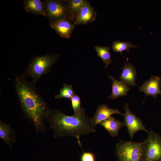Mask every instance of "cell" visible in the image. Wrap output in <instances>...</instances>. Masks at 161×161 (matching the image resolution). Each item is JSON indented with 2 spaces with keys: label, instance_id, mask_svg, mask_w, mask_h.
Returning a JSON list of instances; mask_svg holds the SVG:
<instances>
[{
  "label": "cell",
  "instance_id": "cell-1",
  "mask_svg": "<svg viewBox=\"0 0 161 161\" xmlns=\"http://www.w3.org/2000/svg\"><path fill=\"white\" fill-rule=\"evenodd\" d=\"M22 75H15L14 86L25 117L33 124L36 134L44 133L47 128L45 121L49 109L35 86Z\"/></svg>",
  "mask_w": 161,
  "mask_h": 161
},
{
  "label": "cell",
  "instance_id": "cell-2",
  "mask_svg": "<svg viewBox=\"0 0 161 161\" xmlns=\"http://www.w3.org/2000/svg\"><path fill=\"white\" fill-rule=\"evenodd\" d=\"M46 120L54 131V138L72 137L76 138L82 148L80 140V135L88 134L96 131L91 118L87 116L85 109L72 116L67 115L59 109L48 110Z\"/></svg>",
  "mask_w": 161,
  "mask_h": 161
},
{
  "label": "cell",
  "instance_id": "cell-3",
  "mask_svg": "<svg viewBox=\"0 0 161 161\" xmlns=\"http://www.w3.org/2000/svg\"><path fill=\"white\" fill-rule=\"evenodd\" d=\"M59 55H45L36 56L30 61L27 68L22 75L25 78L30 77L35 83L43 75L49 72L52 65L55 64Z\"/></svg>",
  "mask_w": 161,
  "mask_h": 161
},
{
  "label": "cell",
  "instance_id": "cell-4",
  "mask_svg": "<svg viewBox=\"0 0 161 161\" xmlns=\"http://www.w3.org/2000/svg\"><path fill=\"white\" fill-rule=\"evenodd\" d=\"M143 145V141H120L117 144L115 149V154L118 161H140Z\"/></svg>",
  "mask_w": 161,
  "mask_h": 161
},
{
  "label": "cell",
  "instance_id": "cell-5",
  "mask_svg": "<svg viewBox=\"0 0 161 161\" xmlns=\"http://www.w3.org/2000/svg\"><path fill=\"white\" fill-rule=\"evenodd\" d=\"M140 161H161V134L148 131Z\"/></svg>",
  "mask_w": 161,
  "mask_h": 161
},
{
  "label": "cell",
  "instance_id": "cell-6",
  "mask_svg": "<svg viewBox=\"0 0 161 161\" xmlns=\"http://www.w3.org/2000/svg\"><path fill=\"white\" fill-rule=\"evenodd\" d=\"M44 3L47 17L49 22L63 19L71 22L69 10L64 0H45Z\"/></svg>",
  "mask_w": 161,
  "mask_h": 161
},
{
  "label": "cell",
  "instance_id": "cell-7",
  "mask_svg": "<svg viewBox=\"0 0 161 161\" xmlns=\"http://www.w3.org/2000/svg\"><path fill=\"white\" fill-rule=\"evenodd\" d=\"M123 108L125 111L123 114V122L131 139L133 138L136 132L140 130H143L148 133V131L145 129L141 119L131 111L127 102L125 103Z\"/></svg>",
  "mask_w": 161,
  "mask_h": 161
},
{
  "label": "cell",
  "instance_id": "cell-8",
  "mask_svg": "<svg viewBox=\"0 0 161 161\" xmlns=\"http://www.w3.org/2000/svg\"><path fill=\"white\" fill-rule=\"evenodd\" d=\"M97 13L87 1L80 8L77 13L74 21L75 25L86 24L94 21Z\"/></svg>",
  "mask_w": 161,
  "mask_h": 161
},
{
  "label": "cell",
  "instance_id": "cell-9",
  "mask_svg": "<svg viewBox=\"0 0 161 161\" xmlns=\"http://www.w3.org/2000/svg\"><path fill=\"white\" fill-rule=\"evenodd\" d=\"M161 78L157 76H153L145 81L139 88V90L146 95V97L150 95L154 98L157 95H161Z\"/></svg>",
  "mask_w": 161,
  "mask_h": 161
},
{
  "label": "cell",
  "instance_id": "cell-10",
  "mask_svg": "<svg viewBox=\"0 0 161 161\" xmlns=\"http://www.w3.org/2000/svg\"><path fill=\"white\" fill-rule=\"evenodd\" d=\"M51 27L61 38L68 39L70 38L75 28V24L66 19L49 22Z\"/></svg>",
  "mask_w": 161,
  "mask_h": 161
},
{
  "label": "cell",
  "instance_id": "cell-11",
  "mask_svg": "<svg viewBox=\"0 0 161 161\" xmlns=\"http://www.w3.org/2000/svg\"><path fill=\"white\" fill-rule=\"evenodd\" d=\"M116 114H123L117 109L111 108L104 104L98 105L94 116L91 118L94 126L95 127L100 122L107 119L112 115Z\"/></svg>",
  "mask_w": 161,
  "mask_h": 161
},
{
  "label": "cell",
  "instance_id": "cell-12",
  "mask_svg": "<svg viewBox=\"0 0 161 161\" xmlns=\"http://www.w3.org/2000/svg\"><path fill=\"white\" fill-rule=\"evenodd\" d=\"M123 70L120 75L119 79L128 86H136L137 72L133 65L126 62L122 67Z\"/></svg>",
  "mask_w": 161,
  "mask_h": 161
},
{
  "label": "cell",
  "instance_id": "cell-13",
  "mask_svg": "<svg viewBox=\"0 0 161 161\" xmlns=\"http://www.w3.org/2000/svg\"><path fill=\"white\" fill-rule=\"evenodd\" d=\"M109 78L112 81L111 95L108 96V98L116 99L121 96L126 95L130 89L128 85L122 81H119L109 75Z\"/></svg>",
  "mask_w": 161,
  "mask_h": 161
},
{
  "label": "cell",
  "instance_id": "cell-14",
  "mask_svg": "<svg viewBox=\"0 0 161 161\" xmlns=\"http://www.w3.org/2000/svg\"><path fill=\"white\" fill-rule=\"evenodd\" d=\"M0 138L8 145L10 149L16 142V135L14 130L10 125L0 120Z\"/></svg>",
  "mask_w": 161,
  "mask_h": 161
},
{
  "label": "cell",
  "instance_id": "cell-15",
  "mask_svg": "<svg viewBox=\"0 0 161 161\" xmlns=\"http://www.w3.org/2000/svg\"><path fill=\"white\" fill-rule=\"evenodd\" d=\"M99 124L112 137L117 136L120 129L124 126L123 122H121L112 116L101 122Z\"/></svg>",
  "mask_w": 161,
  "mask_h": 161
},
{
  "label": "cell",
  "instance_id": "cell-16",
  "mask_svg": "<svg viewBox=\"0 0 161 161\" xmlns=\"http://www.w3.org/2000/svg\"><path fill=\"white\" fill-rule=\"evenodd\" d=\"M24 7L27 12L47 17L44 1L40 0H24Z\"/></svg>",
  "mask_w": 161,
  "mask_h": 161
},
{
  "label": "cell",
  "instance_id": "cell-17",
  "mask_svg": "<svg viewBox=\"0 0 161 161\" xmlns=\"http://www.w3.org/2000/svg\"><path fill=\"white\" fill-rule=\"evenodd\" d=\"M86 1V0H64L67 6L72 22H74L77 13Z\"/></svg>",
  "mask_w": 161,
  "mask_h": 161
},
{
  "label": "cell",
  "instance_id": "cell-18",
  "mask_svg": "<svg viewBox=\"0 0 161 161\" xmlns=\"http://www.w3.org/2000/svg\"><path fill=\"white\" fill-rule=\"evenodd\" d=\"M94 48L98 56L101 58L105 64V68H107L112 62L109 47L108 46L97 45L95 46Z\"/></svg>",
  "mask_w": 161,
  "mask_h": 161
},
{
  "label": "cell",
  "instance_id": "cell-19",
  "mask_svg": "<svg viewBox=\"0 0 161 161\" xmlns=\"http://www.w3.org/2000/svg\"><path fill=\"white\" fill-rule=\"evenodd\" d=\"M137 47L133 45L130 42L121 41L119 40L114 41L112 45V48L113 51L117 53H120L122 55V52L126 51L129 52V49L132 48Z\"/></svg>",
  "mask_w": 161,
  "mask_h": 161
},
{
  "label": "cell",
  "instance_id": "cell-20",
  "mask_svg": "<svg viewBox=\"0 0 161 161\" xmlns=\"http://www.w3.org/2000/svg\"><path fill=\"white\" fill-rule=\"evenodd\" d=\"M75 94L72 86L65 83L63 84V87L60 89L59 93L55 95V98L57 99L63 98L70 99Z\"/></svg>",
  "mask_w": 161,
  "mask_h": 161
},
{
  "label": "cell",
  "instance_id": "cell-21",
  "mask_svg": "<svg viewBox=\"0 0 161 161\" xmlns=\"http://www.w3.org/2000/svg\"><path fill=\"white\" fill-rule=\"evenodd\" d=\"M74 114L80 112L82 109L81 107V101L79 96L75 94L70 99Z\"/></svg>",
  "mask_w": 161,
  "mask_h": 161
},
{
  "label": "cell",
  "instance_id": "cell-22",
  "mask_svg": "<svg viewBox=\"0 0 161 161\" xmlns=\"http://www.w3.org/2000/svg\"><path fill=\"white\" fill-rule=\"evenodd\" d=\"M80 161H96L95 154L91 151H84L81 154L80 157Z\"/></svg>",
  "mask_w": 161,
  "mask_h": 161
}]
</instances>
